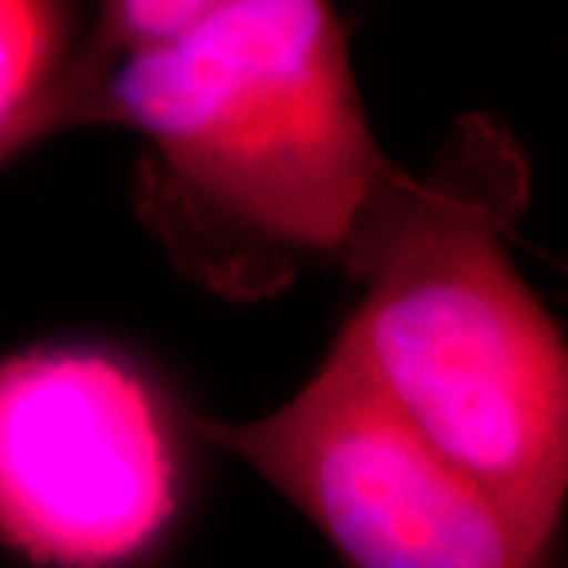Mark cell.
Returning <instances> with one entry per match:
<instances>
[{"label":"cell","instance_id":"6da1fadb","mask_svg":"<svg viewBox=\"0 0 568 568\" xmlns=\"http://www.w3.org/2000/svg\"><path fill=\"white\" fill-rule=\"evenodd\" d=\"M499 186L388 164L347 227L354 323L407 414L540 556L568 489V354L503 244Z\"/></svg>","mask_w":568,"mask_h":568},{"label":"cell","instance_id":"7a4b0ae2","mask_svg":"<svg viewBox=\"0 0 568 568\" xmlns=\"http://www.w3.org/2000/svg\"><path fill=\"white\" fill-rule=\"evenodd\" d=\"M152 145L168 190L263 246L338 256L388 159L332 0H224L114 63L63 118Z\"/></svg>","mask_w":568,"mask_h":568},{"label":"cell","instance_id":"3957f363","mask_svg":"<svg viewBox=\"0 0 568 568\" xmlns=\"http://www.w3.org/2000/svg\"><path fill=\"white\" fill-rule=\"evenodd\" d=\"M366 568H521L530 547L474 477L407 414L357 323L320 369L256 420H196Z\"/></svg>","mask_w":568,"mask_h":568},{"label":"cell","instance_id":"277c9868","mask_svg":"<svg viewBox=\"0 0 568 568\" xmlns=\"http://www.w3.org/2000/svg\"><path fill=\"white\" fill-rule=\"evenodd\" d=\"M178 480L140 373L70 347L0 361V544L48 566L133 559L174 518Z\"/></svg>","mask_w":568,"mask_h":568},{"label":"cell","instance_id":"5b68a950","mask_svg":"<svg viewBox=\"0 0 568 568\" xmlns=\"http://www.w3.org/2000/svg\"><path fill=\"white\" fill-rule=\"evenodd\" d=\"M224 0H102L99 20L80 51L67 58L58 77L48 82L39 102L29 108L7 142L3 164L13 162L36 142L61 133L63 118L82 95L102 80L114 63L145 44L174 36L186 22L200 20Z\"/></svg>","mask_w":568,"mask_h":568},{"label":"cell","instance_id":"8992f818","mask_svg":"<svg viewBox=\"0 0 568 568\" xmlns=\"http://www.w3.org/2000/svg\"><path fill=\"white\" fill-rule=\"evenodd\" d=\"M61 0H0V168L13 130L67 61Z\"/></svg>","mask_w":568,"mask_h":568}]
</instances>
